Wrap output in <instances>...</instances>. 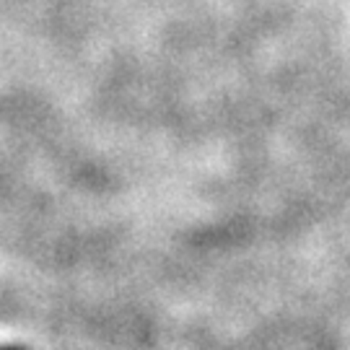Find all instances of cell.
Segmentation results:
<instances>
[{
  "mask_svg": "<svg viewBox=\"0 0 350 350\" xmlns=\"http://www.w3.org/2000/svg\"><path fill=\"white\" fill-rule=\"evenodd\" d=\"M0 350H21V348H0Z\"/></svg>",
  "mask_w": 350,
  "mask_h": 350,
  "instance_id": "1",
  "label": "cell"
}]
</instances>
